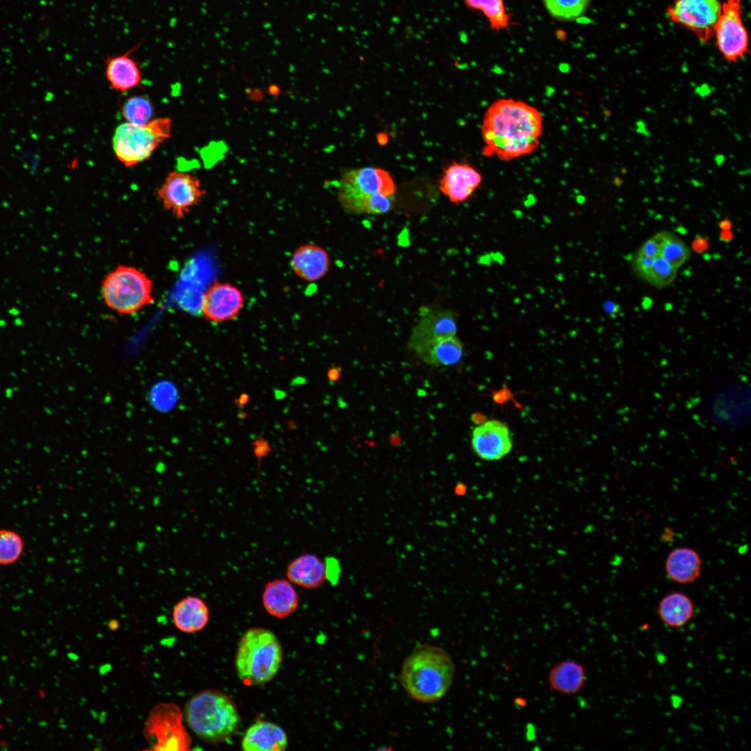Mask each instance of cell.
Returning a JSON list of instances; mask_svg holds the SVG:
<instances>
[{
	"label": "cell",
	"instance_id": "43",
	"mask_svg": "<svg viewBox=\"0 0 751 751\" xmlns=\"http://www.w3.org/2000/svg\"><path fill=\"white\" fill-rule=\"evenodd\" d=\"M729 236H732L731 233L725 232L723 234H722V239L723 240L730 239Z\"/></svg>",
	"mask_w": 751,
	"mask_h": 751
},
{
	"label": "cell",
	"instance_id": "3",
	"mask_svg": "<svg viewBox=\"0 0 751 751\" xmlns=\"http://www.w3.org/2000/svg\"><path fill=\"white\" fill-rule=\"evenodd\" d=\"M395 192L393 179L385 170L364 167L342 174L337 196L346 211L354 214L379 215L391 210Z\"/></svg>",
	"mask_w": 751,
	"mask_h": 751
},
{
	"label": "cell",
	"instance_id": "6",
	"mask_svg": "<svg viewBox=\"0 0 751 751\" xmlns=\"http://www.w3.org/2000/svg\"><path fill=\"white\" fill-rule=\"evenodd\" d=\"M171 128L169 118H153L143 124L127 122L120 124L113 137L115 156L127 168L147 160L161 144L170 138Z\"/></svg>",
	"mask_w": 751,
	"mask_h": 751
},
{
	"label": "cell",
	"instance_id": "44",
	"mask_svg": "<svg viewBox=\"0 0 751 751\" xmlns=\"http://www.w3.org/2000/svg\"><path fill=\"white\" fill-rule=\"evenodd\" d=\"M14 322H15V324L17 325H22L23 324L22 321L19 318H15Z\"/></svg>",
	"mask_w": 751,
	"mask_h": 751
},
{
	"label": "cell",
	"instance_id": "9",
	"mask_svg": "<svg viewBox=\"0 0 751 751\" xmlns=\"http://www.w3.org/2000/svg\"><path fill=\"white\" fill-rule=\"evenodd\" d=\"M750 388L744 383L732 382L716 388L704 401L709 420L727 430L745 426L750 416Z\"/></svg>",
	"mask_w": 751,
	"mask_h": 751
},
{
	"label": "cell",
	"instance_id": "39",
	"mask_svg": "<svg viewBox=\"0 0 751 751\" xmlns=\"http://www.w3.org/2000/svg\"><path fill=\"white\" fill-rule=\"evenodd\" d=\"M465 491V488H462V487H460V486L458 485L455 488V492L459 495L463 494Z\"/></svg>",
	"mask_w": 751,
	"mask_h": 751
},
{
	"label": "cell",
	"instance_id": "14",
	"mask_svg": "<svg viewBox=\"0 0 751 751\" xmlns=\"http://www.w3.org/2000/svg\"><path fill=\"white\" fill-rule=\"evenodd\" d=\"M244 304L241 291L229 282H216L203 296L201 310L209 321L220 323L234 319Z\"/></svg>",
	"mask_w": 751,
	"mask_h": 751
},
{
	"label": "cell",
	"instance_id": "28",
	"mask_svg": "<svg viewBox=\"0 0 751 751\" xmlns=\"http://www.w3.org/2000/svg\"><path fill=\"white\" fill-rule=\"evenodd\" d=\"M547 12L553 17L572 21L587 10L590 0H542Z\"/></svg>",
	"mask_w": 751,
	"mask_h": 751
},
{
	"label": "cell",
	"instance_id": "12",
	"mask_svg": "<svg viewBox=\"0 0 751 751\" xmlns=\"http://www.w3.org/2000/svg\"><path fill=\"white\" fill-rule=\"evenodd\" d=\"M205 194L197 177L179 170L170 172L157 190L164 209L178 220L184 218Z\"/></svg>",
	"mask_w": 751,
	"mask_h": 751
},
{
	"label": "cell",
	"instance_id": "34",
	"mask_svg": "<svg viewBox=\"0 0 751 751\" xmlns=\"http://www.w3.org/2000/svg\"><path fill=\"white\" fill-rule=\"evenodd\" d=\"M654 258L636 255L633 260V268L636 273L646 280L653 265Z\"/></svg>",
	"mask_w": 751,
	"mask_h": 751
},
{
	"label": "cell",
	"instance_id": "26",
	"mask_svg": "<svg viewBox=\"0 0 751 751\" xmlns=\"http://www.w3.org/2000/svg\"><path fill=\"white\" fill-rule=\"evenodd\" d=\"M462 353L461 341L456 336H452L434 342L418 357L427 364L445 366L459 362Z\"/></svg>",
	"mask_w": 751,
	"mask_h": 751
},
{
	"label": "cell",
	"instance_id": "35",
	"mask_svg": "<svg viewBox=\"0 0 751 751\" xmlns=\"http://www.w3.org/2000/svg\"><path fill=\"white\" fill-rule=\"evenodd\" d=\"M325 564L327 579H329L332 583H336L340 574L339 562L334 558H328Z\"/></svg>",
	"mask_w": 751,
	"mask_h": 751
},
{
	"label": "cell",
	"instance_id": "1",
	"mask_svg": "<svg viewBox=\"0 0 751 751\" xmlns=\"http://www.w3.org/2000/svg\"><path fill=\"white\" fill-rule=\"evenodd\" d=\"M543 123L540 111L522 100L494 101L482 122L483 155L509 161L533 153L540 145Z\"/></svg>",
	"mask_w": 751,
	"mask_h": 751
},
{
	"label": "cell",
	"instance_id": "23",
	"mask_svg": "<svg viewBox=\"0 0 751 751\" xmlns=\"http://www.w3.org/2000/svg\"><path fill=\"white\" fill-rule=\"evenodd\" d=\"M665 570L673 581L680 584L691 583L701 574L702 560L695 549L688 547H677L668 555Z\"/></svg>",
	"mask_w": 751,
	"mask_h": 751
},
{
	"label": "cell",
	"instance_id": "36",
	"mask_svg": "<svg viewBox=\"0 0 751 751\" xmlns=\"http://www.w3.org/2000/svg\"><path fill=\"white\" fill-rule=\"evenodd\" d=\"M259 443L256 442L255 453L257 456H264L266 454L268 451V445L265 441H259Z\"/></svg>",
	"mask_w": 751,
	"mask_h": 751
},
{
	"label": "cell",
	"instance_id": "22",
	"mask_svg": "<svg viewBox=\"0 0 751 751\" xmlns=\"http://www.w3.org/2000/svg\"><path fill=\"white\" fill-rule=\"evenodd\" d=\"M210 612L206 602L197 596L189 595L173 607L172 620L176 628L186 633L204 629L209 623Z\"/></svg>",
	"mask_w": 751,
	"mask_h": 751
},
{
	"label": "cell",
	"instance_id": "13",
	"mask_svg": "<svg viewBox=\"0 0 751 751\" xmlns=\"http://www.w3.org/2000/svg\"><path fill=\"white\" fill-rule=\"evenodd\" d=\"M457 323L453 312L447 309H426L412 330L408 347L417 356L434 342L455 336Z\"/></svg>",
	"mask_w": 751,
	"mask_h": 751
},
{
	"label": "cell",
	"instance_id": "31",
	"mask_svg": "<svg viewBox=\"0 0 751 751\" xmlns=\"http://www.w3.org/2000/svg\"><path fill=\"white\" fill-rule=\"evenodd\" d=\"M660 256L677 270L689 259L690 250L682 240L666 232Z\"/></svg>",
	"mask_w": 751,
	"mask_h": 751
},
{
	"label": "cell",
	"instance_id": "7",
	"mask_svg": "<svg viewBox=\"0 0 751 751\" xmlns=\"http://www.w3.org/2000/svg\"><path fill=\"white\" fill-rule=\"evenodd\" d=\"M105 304L121 314H131L154 302L151 280L140 270L120 265L102 282Z\"/></svg>",
	"mask_w": 751,
	"mask_h": 751
},
{
	"label": "cell",
	"instance_id": "10",
	"mask_svg": "<svg viewBox=\"0 0 751 751\" xmlns=\"http://www.w3.org/2000/svg\"><path fill=\"white\" fill-rule=\"evenodd\" d=\"M742 0H726L714 29L716 46L728 63H736L749 51V38L742 19Z\"/></svg>",
	"mask_w": 751,
	"mask_h": 751
},
{
	"label": "cell",
	"instance_id": "16",
	"mask_svg": "<svg viewBox=\"0 0 751 751\" xmlns=\"http://www.w3.org/2000/svg\"><path fill=\"white\" fill-rule=\"evenodd\" d=\"M482 175L466 163L453 162L439 181L440 191L453 203L467 200L482 181Z\"/></svg>",
	"mask_w": 751,
	"mask_h": 751
},
{
	"label": "cell",
	"instance_id": "45",
	"mask_svg": "<svg viewBox=\"0 0 751 751\" xmlns=\"http://www.w3.org/2000/svg\"><path fill=\"white\" fill-rule=\"evenodd\" d=\"M6 325V321L3 319H0V328H3Z\"/></svg>",
	"mask_w": 751,
	"mask_h": 751
},
{
	"label": "cell",
	"instance_id": "17",
	"mask_svg": "<svg viewBox=\"0 0 751 751\" xmlns=\"http://www.w3.org/2000/svg\"><path fill=\"white\" fill-rule=\"evenodd\" d=\"M144 42L141 40L125 52L109 55L105 58V74L111 88L126 92L140 85L142 79L139 64L131 56Z\"/></svg>",
	"mask_w": 751,
	"mask_h": 751
},
{
	"label": "cell",
	"instance_id": "24",
	"mask_svg": "<svg viewBox=\"0 0 751 751\" xmlns=\"http://www.w3.org/2000/svg\"><path fill=\"white\" fill-rule=\"evenodd\" d=\"M657 613L668 627L679 629L686 625L694 617L695 606L691 598L681 592H672L660 600Z\"/></svg>",
	"mask_w": 751,
	"mask_h": 751
},
{
	"label": "cell",
	"instance_id": "32",
	"mask_svg": "<svg viewBox=\"0 0 751 751\" xmlns=\"http://www.w3.org/2000/svg\"><path fill=\"white\" fill-rule=\"evenodd\" d=\"M676 270L659 255L654 259L652 267L646 280L659 288L665 287L673 282Z\"/></svg>",
	"mask_w": 751,
	"mask_h": 751
},
{
	"label": "cell",
	"instance_id": "15",
	"mask_svg": "<svg viewBox=\"0 0 751 751\" xmlns=\"http://www.w3.org/2000/svg\"><path fill=\"white\" fill-rule=\"evenodd\" d=\"M471 446L481 459L499 460L510 452L512 439L508 427L504 423L492 419L475 427L472 432Z\"/></svg>",
	"mask_w": 751,
	"mask_h": 751
},
{
	"label": "cell",
	"instance_id": "29",
	"mask_svg": "<svg viewBox=\"0 0 751 751\" xmlns=\"http://www.w3.org/2000/svg\"><path fill=\"white\" fill-rule=\"evenodd\" d=\"M122 115L127 122L143 124L153 119L154 107L146 97L134 96L127 99L124 103Z\"/></svg>",
	"mask_w": 751,
	"mask_h": 751
},
{
	"label": "cell",
	"instance_id": "38",
	"mask_svg": "<svg viewBox=\"0 0 751 751\" xmlns=\"http://www.w3.org/2000/svg\"><path fill=\"white\" fill-rule=\"evenodd\" d=\"M607 309L609 311L608 312H611L612 313V314H613L618 312L619 307L613 302H609L607 303Z\"/></svg>",
	"mask_w": 751,
	"mask_h": 751
},
{
	"label": "cell",
	"instance_id": "2",
	"mask_svg": "<svg viewBox=\"0 0 751 751\" xmlns=\"http://www.w3.org/2000/svg\"><path fill=\"white\" fill-rule=\"evenodd\" d=\"M455 672L453 658L444 648L423 643L417 645L404 659L399 680L411 699L430 704L447 694Z\"/></svg>",
	"mask_w": 751,
	"mask_h": 751
},
{
	"label": "cell",
	"instance_id": "30",
	"mask_svg": "<svg viewBox=\"0 0 751 751\" xmlns=\"http://www.w3.org/2000/svg\"><path fill=\"white\" fill-rule=\"evenodd\" d=\"M24 550V542L19 533L10 529H0V565L16 563Z\"/></svg>",
	"mask_w": 751,
	"mask_h": 751
},
{
	"label": "cell",
	"instance_id": "5",
	"mask_svg": "<svg viewBox=\"0 0 751 751\" xmlns=\"http://www.w3.org/2000/svg\"><path fill=\"white\" fill-rule=\"evenodd\" d=\"M283 659L280 640L270 629H248L239 640L235 654V668L239 680L245 686L266 684L277 674Z\"/></svg>",
	"mask_w": 751,
	"mask_h": 751
},
{
	"label": "cell",
	"instance_id": "25",
	"mask_svg": "<svg viewBox=\"0 0 751 751\" xmlns=\"http://www.w3.org/2000/svg\"><path fill=\"white\" fill-rule=\"evenodd\" d=\"M586 672L577 661L565 660L556 664L550 670L548 681L551 690L564 695H574L585 685Z\"/></svg>",
	"mask_w": 751,
	"mask_h": 751
},
{
	"label": "cell",
	"instance_id": "33",
	"mask_svg": "<svg viewBox=\"0 0 751 751\" xmlns=\"http://www.w3.org/2000/svg\"><path fill=\"white\" fill-rule=\"evenodd\" d=\"M666 232H659L647 239L640 248L636 255L655 258L660 255Z\"/></svg>",
	"mask_w": 751,
	"mask_h": 751
},
{
	"label": "cell",
	"instance_id": "20",
	"mask_svg": "<svg viewBox=\"0 0 751 751\" xmlns=\"http://www.w3.org/2000/svg\"><path fill=\"white\" fill-rule=\"evenodd\" d=\"M288 745L286 732L277 724L259 720L245 731L241 742L245 751H283Z\"/></svg>",
	"mask_w": 751,
	"mask_h": 751
},
{
	"label": "cell",
	"instance_id": "27",
	"mask_svg": "<svg viewBox=\"0 0 751 751\" xmlns=\"http://www.w3.org/2000/svg\"><path fill=\"white\" fill-rule=\"evenodd\" d=\"M465 5L481 11L487 19L491 29L499 31L510 25V16L503 0H465Z\"/></svg>",
	"mask_w": 751,
	"mask_h": 751
},
{
	"label": "cell",
	"instance_id": "19",
	"mask_svg": "<svg viewBox=\"0 0 751 751\" xmlns=\"http://www.w3.org/2000/svg\"><path fill=\"white\" fill-rule=\"evenodd\" d=\"M261 601L266 611L278 619L293 614L299 606V595L287 579H275L264 586Z\"/></svg>",
	"mask_w": 751,
	"mask_h": 751
},
{
	"label": "cell",
	"instance_id": "8",
	"mask_svg": "<svg viewBox=\"0 0 751 751\" xmlns=\"http://www.w3.org/2000/svg\"><path fill=\"white\" fill-rule=\"evenodd\" d=\"M184 713L177 704L163 702L150 712L144 727V736L150 745L146 750L186 751L191 738L184 723Z\"/></svg>",
	"mask_w": 751,
	"mask_h": 751
},
{
	"label": "cell",
	"instance_id": "41",
	"mask_svg": "<svg viewBox=\"0 0 751 751\" xmlns=\"http://www.w3.org/2000/svg\"><path fill=\"white\" fill-rule=\"evenodd\" d=\"M248 399V396L245 395H245L243 394L239 398V403L245 404L247 402Z\"/></svg>",
	"mask_w": 751,
	"mask_h": 751
},
{
	"label": "cell",
	"instance_id": "40",
	"mask_svg": "<svg viewBox=\"0 0 751 751\" xmlns=\"http://www.w3.org/2000/svg\"><path fill=\"white\" fill-rule=\"evenodd\" d=\"M8 312H9V314H10L11 315L15 316H17L19 314L18 309L15 308V307H13L11 309H10L8 310Z\"/></svg>",
	"mask_w": 751,
	"mask_h": 751
},
{
	"label": "cell",
	"instance_id": "21",
	"mask_svg": "<svg viewBox=\"0 0 751 751\" xmlns=\"http://www.w3.org/2000/svg\"><path fill=\"white\" fill-rule=\"evenodd\" d=\"M286 576L293 585L318 588L327 580L325 562L314 554H302L288 563Z\"/></svg>",
	"mask_w": 751,
	"mask_h": 751
},
{
	"label": "cell",
	"instance_id": "37",
	"mask_svg": "<svg viewBox=\"0 0 751 751\" xmlns=\"http://www.w3.org/2000/svg\"><path fill=\"white\" fill-rule=\"evenodd\" d=\"M693 247L696 251L701 252L707 247V242L704 239H697L694 241Z\"/></svg>",
	"mask_w": 751,
	"mask_h": 751
},
{
	"label": "cell",
	"instance_id": "11",
	"mask_svg": "<svg viewBox=\"0 0 751 751\" xmlns=\"http://www.w3.org/2000/svg\"><path fill=\"white\" fill-rule=\"evenodd\" d=\"M720 11L718 0H675L667 8L672 23L688 29L703 44L713 37Z\"/></svg>",
	"mask_w": 751,
	"mask_h": 751
},
{
	"label": "cell",
	"instance_id": "4",
	"mask_svg": "<svg viewBox=\"0 0 751 751\" xmlns=\"http://www.w3.org/2000/svg\"><path fill=\"white\" fill-rule=\"evenodd\" d=\"M183 713L193 732L209 743L229 739L240 723L234 702L216 689H206L195 694L186 704Z\"/></svg>",
	"mask_w": 751,
	"mask_h": 751
},
{
	"label": "cell",
	"instance_id": "42",
	"mask_svg": "<svg viewBox=\"0 0 751 751\" xmlns=\"http://www.w3.org/2000/svg\"><path fill=\"white\" fill-rule=\"evenodd\" d=\"M515 702L517 703V705H519V704L521 703L520 706H524V702H526V700H524L523 698H522V697H517V700L515 701Z\"/></svg>",
	"mask_w": 751,
	"mask_h": 751
},
{
	"label": "cell",
	"instance_id": "18",
	"mask_svg": "<svg viewBox=\"0 0 751 751\" xmlns=\"http://www.w3.org/2000/svg\"><path fill=\"white\" fill-rule=\"evenodd\" d=\"M290 266L296 276L307 282H316L328 273L330 259L327 251L321 246L307 243L293 252Z\"/></svg>",
	"mask_w": 751,
	"mask_h": 751
}]
</instances>
